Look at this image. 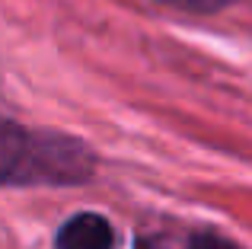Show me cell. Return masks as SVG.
<instances>
[{"mask_svg": "<svg viewBox=\"0 0 252 249\" xmlns=\"http://www.w3.org/2000/svg\"><path fill=\"white\" fill-rule=\"evenodd\" d=\"M93 173L96 154L86 141L0 115V188L80 186Z\"/></svg>", "mask_w": 252, "mask_h": 249, "instance_id": "6da1fadb", "label": "cell"}, {"mask_svg": "<svg viewBox=\"0 0 252 249\" xmlns=\"http://www.w3.org/2000/svg\"><path fill=\"white\" fill-rule=\"evenodd\" d=\"M55 249H115V230L102 214L80 211L58 227Z\"/></svg>", "mask_w": 252, "mask_h": 249, "instance_id": "7a4b0ae2", "label": "cell"}, {"mask_svg": "<svg viewBox=\"0 0 252 249\" xmlns=\"http://www.w3.org/2000/svg\"><path fill=\"white\" fill-rule=\"evenodd\" d=\"M137 249H243L230 237L211 230V227H195V230H172V233H150L137 237Z\"/></svg>", "mask_w": 252, "mask_h": 249, "instance_id": "3957f363", "label": "cell"}, {"mask_svg": "<svg viewBox=\"0 0 252 249\" xmlns=\"http://www.w3.org/2000/svg\"><path fill=\"white\" fill-rule=\"evenodd\" d=\"M172 6H182V10L189 13H220L227 10V6H233L236 0H166Z\"/></svg>", "mask_w": 252, "mask_h": 249, "instance_id": "277c9868", "label": "cell"}]
</instances>
